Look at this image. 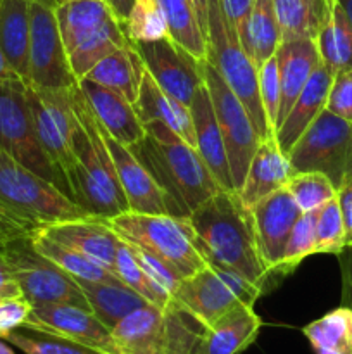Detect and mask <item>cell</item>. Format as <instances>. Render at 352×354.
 I'll return each instance as SVG.
<instances>
[{"mask_svg":"<svg viewBox=\"0 0 352 354\" xmlns=\"http://www.w3.org/2000/svg\"><path fill=\"white\" fill-rule=\"evenodd\" d=\"M254 2L255 0H219L221 9H223L228 21L233 24L242 47H244L245 37H247V26L252 9H254Z\"/></svg>","mask_w":352,"mask_h":354,"instance_id":"7dc6e473","label":"cell"},{"mask_svg":"<svg viewBox=\"0 0 352 354\" xmlns=\"http://www.w3.org/2000/svg\"><path fill=\"white\" fill-rule=\"evenodd\" d=\"M30 235L35 248L75 280H81V282H117L119 280L113 272L100 266L99 263L92 261L86 256H83L81 252L75 251L68 245L50 241L38 230L31 232Z\"/></svg>","mask_w":352,"mask_h":354,"instance_id":"e575fe53","label":"cell"},{"mask_svg":"<svg viewBox=\"0 0 352 354\" xmlns=\"http://www.w3.org/2000/svg\"><path fill=\"white\" fill-rule=\"evenodd\" d=\"M262 294V289L245 277L207 263L206 268L182 280L175 303L207 328L235 308L254 306Z\"/></svg>","mask_w":352,"mask_h":354,"instance_id":"9c48e42d","label":"cell"},{"mask_svg":"<svg viewBox=\"0 0 352 354\" xmlns=\"http://www.w3.org/2000/svg\"><path fill=\"white\" fill-rule=\"evenodd\" d=\"M286 156L293 173H323L338 190L352 178V123L323 109Z\"/></svg>","mask_w":352,"mask_h":354,"instance_id":"30bf717a","label":"cell"},{"mask_svg":"<svg viewBox=\"0 0 352 354\" xmlns=\"http://www.w3.org/2000/svg\"><path fill=\"white\" fill-rule=\"evenodd\" d=\"M282 41L316 40L330 17L333 0H273Z\"/></svg>","mask_w":352,"mask_h":354,"instance_id":"4dcf8cb0","label":"cell"},{"mask_svg":"<svg viewBox=\"0 0 352 354\" xmlns=\"http://www.w3.org/2000/svg\"><path fill=\"white\" fill-rule=\"evenodd\" d=\"M195 9L197 17H199L200 28H202L204 38H206V31H207V6H209V0H190Z\"/></svg>","mask_w":352,"mask_h":354,"instance_id":"f5cc1de1","label":"cell"},{"mask_svg":"<svg viewBox=\"0 0 352 354\" xmlns=\"http://www.w3.org/2000/svg\"><path fill=\"white\" fill-rule=\"evenodd\" d=\"M3 339L10 346L21 349L24 354H93L79 348V346L71 344V342L48 337V335L47 337H31V335L23 334V332L14 330Z\"/></svg>","mask_w":352,"mask_h":354,"instance_id":"ee69618b","label":"cell"},{"mask_svg":"<svg viewBox=\"0 0 352 354\" xmlns=\"http://www.w3.org/2000/svg\"><path fill=\"white\" fill-rule=\"evenodd\" d=\"M282 44L278 17L273 0H255L247 26L244 50L255 64V68L271 59Z\"/></svg>","mask_w":352,"mask_h":354,"instance_id":"d590c367","label":"cell"},{"mask_svg":"<svg viewBox=\"0 0 352 354\" xmlns=\"http://www.w3.org/2000/svg\"><path fill=\"white\" fill-rule=\"evenodd\" d=\"M78 86L99 123L110 137L128 147L145 137L144 123L137 116L130 100L90 80H78Z\"/></svg>","mask_w":352,"mask_h":354,"instance_id":"7402d4cb","label":"cell"},{"mask_svg":"<svg viewBox=\"0 0 352 354\" xmlns=\"http://www.w3.org/2000/svg\"><path fill=\"white\" fill-rule=\"evenodd\" d=\"M261 327L254 306H238L204 328L193 354H240L254 344Z\"/></svg>","mask_w":352,"mask_h":354,"instance_id":"d4e9b609","label":"cell"},{"mask_svg":"<svg viewBox=\"0 0 352 354\" xmlns=\"http://www.w3.org/2000/svg\"><path fill=\"white\" fill-rule=\"evenodd\" d=\"M133 45L145 71L152 76V80L166 93L178 99L185 106H190L197 88L204 83L200 69L202 61L193 57L169 37Z\"/></svg>","mask_w":352,"mask_h":354,"instance_id":"2e32d148","label":"cell"},{"mask_svg":"<svg viewBox=\"0 0 352 354\" xmlns=\"http://www.w3.org/2000/svg\"><path fill=\"white\" fill-rule=\"evenodd\" d=\"M337 201L345 227V244L352 248V178L337 190Z\"/></svg>","mask_w":352,"mask_h":354,"instance_id":"c3c4849f","label":"cell"},{"mask_svg":"<svg viewBox=\"0 0 352 354\" xmlns=\"http://www.w3.org/2000/svg\"><path fill=\"white\" fill-rule=\"evenodd\" d=\"M3 234V225H2V220H0V237H2Z\"/></svg>","mask_w":352,"mask_h":354,"instance_id":"680465c9","label":"cell"},{"mask_svg":"<svg viewBox=\"0 0 352 354\" xmlns=\"http://www.w3.org/2000/svg\"><path fill=\"white\" fill-rule=\"evenodd\" d=\"M133 107L135 113H137V116L140 118L144 124L154 123V121L168 124L183 140H186L190 145L195 147V130H193V121L188 106H185L178 99L166 93L152 80V76L145 71V68L144 75H141L140 90H138V97L133 102Z\"/></svg>","mask_w":352,"mask_h":354,"instance_id":"484cf974","label":"cell"},{"mask_svg":"<svg viewBox=\"0 0 352 354\" xmlns=\"http://www.w3.org/2000/svg\"><path fill=\"white\" fill-rule=\"evenodd\" d=\"M302 213L320 209L337 197V189L328 176L316 171L295 173L285 187Z\"/></svg>","mask_w":352,"mask_h":354,"instance_id":"60d3db41","label":"cell"},{"mask_svg":"<svg viewBox=\"0 0 352 354\" xmlns=\"http://www.w3.org/2000/svg\"><path fill=\"white\" fill-rule=\"evenodd\" d=\"M114 275L128 286L130 289H133L135 292L140 294L148 304L152 306H157L161 310H169L171 304L161 296L157 289H155L154 283L150 282V279L147 277V273L144 272V268L140 266V263L137 261L133 254V249L128 242H124L123 239L119 241L116 252V261H114ZM175 306V304H173Z\"/></svg>","mask_w":352,"mask_h":354,"instance_id":"74e56055","label":"cell"},{"mask_svg":"<svg viewBox=\"0 0 352 354\" xmlns=\"http://www.w3.org/2000/svg\"><path fill=\"white\" fill-rule=\"evenodd\" d=\"M31 310L33 306L24 296L0 299V337L3 339L10 332L24 327Z\"/></svg>","mask_w":352,"mask_h":354,"instance_id":"bcb514c9","label":"cell"},{"mask_svg":"<svg viewBox=\"0 0 352 354\" xmlns=\"http://www.w3.org/2000/svg\"><path fill=\"white\" fill-rule=\"evenodd\" d=\"M106 2L109 6L110 12L114 14V17L123 24L126 21L128 14H130L131 7H133L135 0H106Z\"/></svg>","mask_w":352,"mask_h":354,"instance_id":"816d5d0a","label":"cell"},{"mask_svg":"<svg viewBox=\"0 0 352 354\" xmlns=\"http://www.w3.org/2000/svg\"><path fill=\"white\" fill-rule=\"evenodd\" d=\"M90 218L57 185L0 149V220L6 232H31L61 221Z\"/></svg>","mask_w":352,"mask_h":354,"instance_id":"277c9868","label":"cell"},{"mask_svg":"<svg viewBox=\"0 0 352 354\" xmlns=\"http://www.w3.org/2000/svg\"><path fill=\"white\" fill-rule=\"evenodd\" d=\"M293 175L295 173L289 156L280 149L273 135L259 142V147L252 156L244 182L237 192L245 207L252 209L259 201L285 189Z\"/></svg>","mask_w":352,"mask_h":354,"instance_id":"ffe728a7","label":"cell"},{"mask_svg":"<svg viewBox=\"0 0 352 354\" xmlns=\"http://www.w3.org/2000/svg\"><path fill=\"white\" fill-rule=\"evenodd\" d=\"M316 354H352V308L338 306L302 328Z\"/></svg>","mask_w":352,"mask_h":354,"instance_id":"1f68e13d","label":"cell"},{"mask_svg":"<svg viewBox=\"0 0 352 354\" xmlns=\"http://www.w3.org/2000/svg\"><path fill=\"white\" fill-rule=\"evenodd\" d=\"M204 327L178 304L169 310L147 304L113 328L116 354H193Z\"/></svg>","mask_w":352,"mask_h":354,"instance_id":"52a82bcc","label":"cell"},{"mask_svg":"<svg viewBox=\"0 0 352 354\" xmlns=\"http://www.w3.org/2000/svg\"><path fill=\"white\" fill-rule=\"evenodd\" d=\"M195 245L206 263L223 266L264 292L269 272L255 242L252 213L237 190H219L186 216Z\"/></svg>","mask_w":352,"mask_h":354,"instance_id":"6da1fadb","label":"cell"},{"mask_svg":"<svg viewBox=\"0 0 352 354\" xmlns=\"http://www.w3.org/2000/svg\"><path fill=\"white\" fill-rule=\"evenodd\" d=\"M81 289L83 296L86 297L90 311L113 330L123 318L133 313L138 308L147 306V301L124 286L123 282H81L76 280Z\"/></svg>","mask_w":352,"mask_h":354,"instance_id":"f546056e","label":"cell"},{"mask_svg":"<svg viewBox=\"0 0 352 354\" xmlns=\"http://www.w3.org/2000/svg\"><path fill=\"white\" fill-rule=\"evenodd\" d=\"M30 75L28 85L43 90H69L78 83L69 66L54 7L30 2Z\"/></svg>","mask_w":352,"mask_h":354,"instance_id":"5bb4252c","label":"cell"},{"mask_svg":"<svg viewBox=\"0 0 352 354\" xmlns=\"http://www.w3.org/2000/svg\"><path fill=\"white\" fill-rule=\"evenodd\" d=\"M316 211L302 213L299 220L295 221V225H293L292 232H290L289 235V241H286L282 261H280L278 266L273 270L271 279L273 277L289 275V273H292L304 259L316 254V234H314Z\"/></svg>","mask_w":352,"mask_h":354,"instance_id":"f35d334b","label":"cell"},{"mask_svg":"<svg viewBox=\"0 0 352 354\" xmlns=\"http://www.w3.org/2000/svg\"><path fill=\"white\" fill-rule=\"evenodd\" d=\"M54 10L68 57L85 38L114 17L106 0H62Z\"/></svg>","mask_w":352,"mask_h":354,"instance_id":"f1b7e54d","label":"cell"},{"mask_svg":"<svg viewBox=\"0 0 352 354\" xmlns=\"http://www.w3.org/2000/svg\"><path fill=\"white\" fill-rule=\"evenodd\" d=\"M0 252L14 280L31 306L71 304L90 310L78 282L35 248L26 232H6L0 237Z\"/></svg>","mask_w":352,"mask_h":354,"instance_id":"ba28073f","label":"cell"},{"mask_svg":"<svg viewBox=\"0 0 352 354\" xmlns=\"http://www.w3.org/2000/svg\"><path fill=\"white\" fill-rule=\"evenodd\" d=\"M9 78H19L17 73L14 71L12 66L9 64L7 57L3 55L2 48H0V80H9Z\"/></svg>","mask_w":352,"mask_h":354,"instance_id":"db71d44e","label":"cell"},{"mask_svg":"<svg viewBox=\"0 0 352 354\" xmlns=\"http://www.w3.org/2000/svg\"><path fill=\"white\" fill-rule=\"evenodd\" d=\"M104 221L117 237L157 256L182 279H188L207 266L186 218L126 211Z\"/></svg>","mask_w":352,"mask_h":354,"instance_id":"5b68a950","label":"cell"},{"mask_svg":"<svg viewBox=\"0 0 352 354\" xmlns=\"http://www.w3.org/2000/svg\"><path fill=\"white\" fill-rule=\"evenodd\" d=\"M144 127L145 137L130 149L161 187L171 216L186 218L209 197L224 190L197 149L168 124L154 121Z\"/></svg>","mask_w":352,"mask_h":354,"instance_id":"7a4b0ae2","label":"cell"},{"mask_svg":"<svg viewBox=\"0 0 352 354\" xmlns=\"http://www.w3.org/2000/svg\"><path fill=\"white\" fill-rule=\"evenodd\" d=\"M338 2H340L342 9H344L345 16H347L349 23H351L352 26V0H338Z\"/></svg>","mask_w":352,"mask_h":354,"instance_id":"11a10c76","label":"cell"},{"mask_svg":"<svg viewBox=\"0 0 352 354\" xmlns=\"http://www.w3.org/2000/svg\"><path fill=\"white\" fill-rule=\"evenodd\" d=\"M102 131L107 149L113 156L117 180H119V185L123 189L124 197H126L130 211L145 214H169L164 194H162L157 182L152 178L144 162L133 154V151L128 145L121 144L116 138L110 137L104 128Z\"/></svg>","mask_w":352,"mask_h":354,"instance_id":"ac0fdd59","label":"cell"},{"mask_svg":"<svg viewBox=\"0 0 352 354\" xmlns=\"http://www.w3.org/2000/svg\"><path fill=\"white\" fill-rule=\"evenodd\" d=\"M19 296H23V292H21L19 286H17L12 273H10L9 265H7L2 252H0V299H9V297Z\"/></svg>","mask_w":352,"mask_h":354,"instance_id":"f907efd6","label":"cell"},{"mask_svg":"<svg viewBox=\"0 0 352 354\" xmlns=\"http://www.w3.org/2000/svg\"><path fill=\"white\" fill-rule=\"evenodd\" d=\"M141 75H144V64H141L133 41H131L130 45L117 48L113 54L97 62L81 80L99 83L133 104L138 97V90H140Z\"/></svg>","mask_w":352,"mask_h":354,"instance_id":"83f0119b","label":"cell"},{"mask_svg":"<svg viewBox=\"0 0 352 354\" xmlns=\"http://www.w3.org/2000/svg\"><path fill=\"white\" fill-rule=\"evenodd\" d=\"M164 14L169 38L199 61L206 59V38L190 0H157Z\"/></svg>","mask_w":352,"mask_h":354,"instance_id":"8d00e7d4","label":"cell"},{"mask_svg":"<svg viewBox=\"0 0 352 354\" xmlns=\"http://www.w3.org/2000/svg\"><path fill=\"white\" fill-rule=\"evenodd\" d=\"M188 109L190 114H192L193 130H195L197 152L207 165V168L211 169L214 178L217 180L221 189L235 190L233 182H231L226 147H224L223 135H221L206 83H202L197 88Z\"/></svg>","mask_w":352,"mask_h":354,"instance_id":"44dd1931","label":"cell"},{"mask_svg":"<svg viewBox=\"0 0 352 354\" xmlns=\"http://www.w3.org/2000/svg\"><path fill=\"white\" fill-rule=\"evenodd\" d=\"M316 47L321 62L335 75L352 68V26L338 0H333L330 17L316 38Z\"/></svg>","mask_w":352,"mask_h":354,"instance_id":"836d02e7","label":"cell"},{"mask_svg":"<svg viewBox=\"0 0 352 354\" xmlns=\"http://www.w3.org/2000/svg\"><path fill=\"white\" fill-rule=\"evenodd\" d=\"M251 213L252 221H254L259 254H261L262 263L268 268L269 282H271L273 270L282 261L290 232H292L293 225L300 218L302 211L292 199L289 190L282 189L259 201L252 207Z\"/></svg>","mask_w":352,"mask_h":354,"instance_id":"e0dca14e","label":"cell"},{"mask_svg":"<svg viewBox=\"0 0 352 354\" xmlns=\"http://www.w3.org/2000/svg\"><path fill=\"white\" fill-rule=\"evenodd\" d=\"M314 234H316V254L317 252H323V254L338 256L347 248V244H345L344 220H342L337 197L328 201L324 206H321L316 211Z\"/></svg>","mask_w":352,"mask_h":354,"instance_id":"b9f144b4","label":"cell"},{"mask_svg":"<svg viewBox=\"0 0 352 354\" xmlns=\"http://www.w3.org/2000/svg\"><path fill=\"white\" fill-rule=\"evenodd\" d=\"M206 61L216 68L235 95L251 114L261 140L273 137L259 95L257 68L242 47L233 24L221 9L219 0H209L207 6Z\"/></svg>","mask_w":352,"mask_h":354,"instance_id":"8992f818","label":"cell"},{"mask_svg":"<svg viewBox=\"0 0 352 354\" xmlns=\"http://www.w3.org/2000/svg\"><path fill=\"white\" fill-rule=\"evenodd\" d=\"M130 44L131 40L128 38L123 24H121L116 17H113V19H109L107 23H104L99 30L93 31L88 38H85V40L69 54V66H71L72 75H75L76 80L85 78L86 73H88L97 62H100L104 57L113 54L117 48L126 47V45Z\"/></svg>","mask_w":352,"mask_h":354,"instance_id":"d6a6232c","label":"cell"},{"mask_svg":"<svg viewBox=\"0 0 352 354\" xmlns=\"http://www.w3.org/2000/svg\"><path fill=\"white\" fill-rule=\"evenodd\" d=\"M0 149L71 197L68 180L38 144L26 99V82L21 78L0 80Z\"/></svg>","mask_w":352,"mask_h":354,"instance_id":"8fae6325","label":"cell"},{"mask_svg":"<svg viewBox=\"0 0 352 354\" xmlns=\"http://www.w3.org/2000/svg\"><path fill=\"white\" fill-rule=\"evenodd\" d=\"M23 328L71 342L93 354H116L110 328L85 308L71 304L33 306Z\"/></svg>","mask_w":352,"mask_h":354,"instance_id":"9a60e30c","label":"cell"},{"mask_svg":"<svg viewBox=\"0 0 352 354\" xmlns=\"http://www.w3.org/2000/svg\"><path fill=\"white\" fill-rule=\"evenodd\" d=\"M342 277V304L352 308V248H345L338 254Z\"/></svg>","mask_w":352,"mask_h":354,"instance_id":"681fc988","label":"cell"},{"mask_svg":"<svg viewBox=\"0 0 352 354\" xmlns=\"http://www.w3.org/2000/svg\"><path fill=\"white\" fill-rule=\"evenodd\" d=\"M333 78L335 73L328 66H324L323 62H320V66L314 69L300 95L297 97L293 106L290 107L285 121L276 128L275 138L285 154H289V151L299 140L300 135L307 130V127L326 107L328 92H330Z\"/></svg>","mask_w":352,"mask_h":354,"instance_id":"cb8c5ba5","label":"cell"},{"mask_svg":"<svg viewBox=\"0 0 352 354\" xmlns=\"http://www.w3.org/2000/svg\"><path fill=\"white\" fill-rule=\"evenodd\" d=\"M30 2H40V3H45V6H48V7H57L62 0H30Z\"/></svg>","mask_w":352,"mask_h":354,"instance_id":"6f0895ef","label":"cell"},{"mask_svg":"<svg viewBox=\"0 0 352 354\" xmlns=\"http://www.w3.org/2000/svg\"><path fill=\"white\" fill-rule=\"evenodd\" d=\"M257 83L266 120H268L271 131L275 133L276 118H278L280 109V76L275 55L257 68Z\"/></svg>","mask_w":352,"mask_h":354,"instance_id":"7bdbcfd3","label":"cell"},{"mask_svg":"<svg viewBox=\"0 0 352 354\" xmlns=\"http://www.w3.org/2000/svg\"><path fill=\"white\" fill-rule=\"evenodd\" d=\"M0 354H16L14 353V349L7 344L6 339H2V337H0Z\"/></svg>","mask_w":352,"mask_h":354,"instance_id":"9f6ffc18","label":"cell"},{"mask_svg":"<svg viewBox=\"0 0 352 354\" xmlns=\"http://www.w3.org/2000/svg\"><path fill=\"white\" fill-rule=\"evenodd\" d=\"M280 76V109L276 128L285 121L290 107L309 82L314 69L320 66L321 57L316 40L282 41L275 52ZM275 128V131H276Z\"/></svg>","mask_w":352,"mask_h":354,"instance_id":"603a6c76","label":"cell"},{"mask_svg":"<svg viewBox=\"0 0 352 354\" xmlns=\"http://www.w3.org/2000/svg\"><path fill=\"white\" fill-rule=\"evenodd\" d=\"M26 99L38 144L68 180L75 166L72 137L76 127L69 90H43L26 83Z\"/></svg>","mask_w":352,"mask_h":354,"instance_id":"4fadbf2b","label":"cell"},{"mask_svg":"<svg viewBox=\"0 0 352 354\" xmlns=\"http://www.w3.org/2000/svg\"><path fill=\"white\" fill-rule=\"evenodd\" d=\"M123 28L133 44L169 37L168 24L157 0H135Z\"/></svg>","mask_w":352,"mask_h":354,"instance_id":"ab89813d","label":"cell"},{"mask_svg":"<svg viewBox=\"0 0 352 354\" xmlns=\"http://www.w3.org/2000/svg\"><path fill=\"white\" fill-rule=\"evenodd\" d=\"M324 109L352 123V68L335 75Z\"/></svg>","mask_w":352,"mask_h":354,"instance_id":"f6af8a7d","label":"cell"},{"mask_svg":"<svg viewBox=\"0 0 352 354\" xmlns=\"http://www.w3.org/2000/svg\"><path fill=\"white\" fill-rule=\"evenodd\" d=\"M69 100L76 120L75 166L68 175L71 199L90 218L107 220L126 213L130 206L117 180L102 127L78 83L69 88Z\"/></svg>","mask_w":352,"mask_h":354,"instance_id":"3957f363","label":"cell"},{"mask_svg":"<svg viewBox=\"0 0 352 354\" xmlns=\"http://www.w3.org/2000/svg\"><path fill=\"white\" fill-rule=\"evenodd\" d=\"M0 48L23 82L30 75V0H0Z\"/></svg>","mask_w":352,"mask_h":354,"instance_id":"4316f807","label":"cell"},{"mask_svg":"<svg viewBox=\"0 0 352 354\" xmlns=\"http://www.w3.org/2000/svg\"><path fill=\"white\" fill-rule=\"evenodd\" d=\"M200 69L226 147L231 182L235 190H238L244 182L252 156L259 147L261 137L255 130L251 114L235 95L233 90L228 86L223 76L216 71V68L204 59L200 62Z\"/></svg>","mask_w":352,"mask_h":354,"instance_id":"7c38bea8","label":"cell"},{"mask_svg":"<svg viewBox=\"0 0 352 354\" xmlns=\"http://www.w3.org/2000/svg\"><path fill=\"white\" fill-rule=\"evenodd\" d=\"M38 232L50 241L81 252L83 256L114 273V261L121 239L104 220L81 218V220L61 221L38 228Z\"/></svg>","mask_w":352,"mask_h":354,"instance_id":"d6986e66","label":"cell"}]
</instances>
